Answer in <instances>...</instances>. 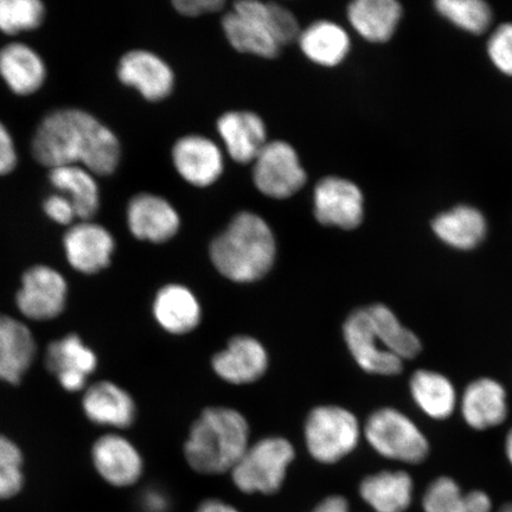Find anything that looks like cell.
Here are the masks:
<instances>
[{
  "mask_svg": "<svg viewBox=\"0 0 512 512\" xmlns=\"http://www.w3.org/2000/svg\"><path fill=\"white\" fill-rule=\"evenodd\" d=\"M31 150L36 162L49 169L80 165L95 176L112 175L121 157L114 132L78 108L49 113L37 127Z\"/></svg>",
  "mask_w": 512,
  "mask_h": 512,
  "instance_id": "cell-1",
  "label": "cell"
},
{
  "mask_svg": "<svg viewBox=\"0 0 512 512\" xmlns=\"http://www.w3.org/2000/svg\"><path fill=\"white\" fill-rule=\"evenodd\" d=\"M277 243L270 226L259 215L243 211L211 242L210 259L216 270L233 283L251 284L272 270Z\"/></svg>",
  "mask_w": 512,
  "mask_h": 512,
  "instance_id": "cell-2",
  "label": "cell"
},
{
  "mask_svg": "<svg viewBox=\"0 0 512 512\" xmlns=\"http://www.w3.org/2000/svg\"><path fill=\"white\" fill-rule=\"evenodd\" d=\"M249 446V425L240 412L210 407L192 425L184 457L201 475L232 472Z\"/></svg>",
  "mask_w": 512,
  "mask_h": 512,
  "instance_id": "cell-3",
  "label": "cell"
},
{
  "mask_svg": "<svg viewBox=\"0 0 512 512\" xmlns=\"http://www.w3.org/2000/svg\"><path fill=\"white\" fill-rule=\"evenodd\" d=\"M296 450L285 438L270 437L249 445L230 475L243 494L274 495L284 485Z\"/></svg>",
  "mask_w": 512,
  "mask_h": 512,
  "instance_id": "cell-4",
  "label": "cell"
},
{
  "mask_svg": "<svg viewBox=\"0 0 512 512\" xmlns=\"http://www.w3.org/2000/svg\"><path fill=\"white\" fill-rule=\"evenodd\" d=\"M304 434L310 456L320 464L332 465L354 452L362 431L354 413L329 405L312 409Z\"/></svg>",
  "mask_w": 512,
  "mask_h": 512,
  "instance_id": "cell-5",
  "label": "cell"
},
{
  "mask_svg": "<svg viewBox=\"0 0 512 512\" xmlns=\"http://www.w3.org/2000/svg\"><path fill=\"white\" fill-rule=\"evenodd\" d=\"M364 438L380 456L406 464H420L430 444L415 422L392 407L377 409L363 428Z\"/></svg>",
  "mask_w": 512,
  "mask_h": 512,
  "instance_id": "cell-6",
  "label": "cell"
},
{
  "mask_svg": "<svg viewBox=\"0 0 512 512\" xmlns=\"http://www.w3.org/2000/svg\"><path fill=\"white\" fill-rule=\"evenodd\" d=\"M253 164L255 187L274 200L297 194L306 183V172L297 151L281 140L267 143Z\"/></svg>",
  "mask_w": 512,
  "mask_h": 512,
  "instance_id": "cell-7",
  "label": "cell"
},
{
  "mask_svg": "<svg viewBox=\"0 0 512 512\" xmlns=\"http://www.w3.org/2000/svg\"><path fill=\"white\" fill-rule=\"evenodd\" d=\"M267 3L259 0H241L222 19L227 40L240 53L252 54L264 59L278 57L281 47L267 29Z\"/></svg>",
  "mask_w": 512,
  "mask_h": 512,
  "instance_id": "cell-8",
  "label": "cell"
},
{
  "mask_svg": "<svg viewBox=\"0 0 512 512\" xmlns=\"http://www.w3.org/2000/svg\"><path fill=\"white\" fill-rule=\"evenodd\" d=\"M68 284L60 272L37 265L23 274L16 304L24 317L37 322L59 317L66 307Z\"/></svg>",
  "mask_w": 512,
  "mask_h": 512,
  "instance_id": "cell-9",
  "label": "cell"
},
{
  "mask_svg": "<svg viewBox=\"0 0 512 512\" xmlns=\"http://www.w3.org/2000/svg\"><path fill=\"white\" fill-rule=\"evenodd\" d=\"M343 337L352 358L366 373L381 376L401 373L403 362L383 347L366 307L352 311L345 319Z\"/></svg>",
  "mask_w": 512,
  "mask_h": 512,
  "instance_id": "cell-10",
  "label": "cell"
},
{
  "mask_svg": "<svg viewBox=\"0 0 512 512\" xmlns=\"http://www.w3.org/2000/svg\"><path fill=\"white\" fill-rule=\"evenodd\" d=\"M363 195L356 184L335 176L320 179L315 189V216L323 226L355 229L363 221Z\"/></svg>",
  "mask_w": 512,
  "mask_h": 512,
  "instance_id": "cell-11",
  "label": "cell"
},
{
  "mask_svg": "<svg viewBox=\"0 0 512 512\" xmlns=\"http://www.w3.org/2000/svg\"><path fill=\"white\" fill-rule=\"evenodd\" d=\"M67 260L83 274H95L110 266L115 251L113 235L101 224L80 221L63 238Z\"/></svg>",
  "mask_w": 512,
  "mask_h": 512,
  "instance_id": "cell-12",
  "label": "cell"
},
{
  "mask_svg": "<svg viewBox=\"0 0 512 512\" xmlns=\"http://www.w3.org/2000/svg\"><path fill=\"white\" fill-rule=\"evenodd\" d=\"M118 78L149 101L168 98L175 85V75L169 64L147 50L128 51L121 57Z\"/></svg>",
  "mask_w": 512,
  "mask_h": 512,
  "instance_id": "cell-13",
  "label": "cell"
},
{
  "mask_svg": "<svg viewBox=\"0 0 512 512\" xmlns=\"http://www.w3.org/2000/svg\"><path fill=\"white\" fill-rule=\"evenodd\" d=\"M268 362V352L258 339L236 336L230 339L226 349L217 352L211 366L220 379L241 386L261 379Z\"/></svg>",
  "mask_w": 512,
  "mask_h": 512,
  "instance_id": "cell-14",
  "label": "cell"
},
{
  "mask_svg": "<svg viewBox=\"0 0 512 512\" xmlns=\"http://www.w3.org/2000/svg\"><path fill=\"white\" fill-rule=\"evenodd\" d=\"M128 229L138 240L163 243L181 227V219L165 198L152 194L134 196L127 207Z\"/></svg>",
  "mask_w": 512,
  "mask_h": 512,
  "instance_id": "cell-15",
  "label": "cell"
},
{
  "mask_svg": "<svg viewBox=\"0 0 512 512\" xmlns=\"http://www.w3.org/2000/svg\"><path fill=\"white\" fill-rule=\"evenodd\" d=\"M92 458L96 471L108 484L126 488L143 475L144 463L137 448L118 434H106L95 441Z\"/></svg>",
  "mask_w": 512,
  "mask_h": 512,
  "instance_id": "cell-16",
  "label": "cell"
},
{
  "mask_svg": "<svg viewBox=\"0 0 512 512\" xmlns=\"http://www.w3.org/2000/svg\"><path fill=\"white\" fill-rule=\"evenodd\" d=\"M46 366L59 380L67 392H80L85 389L98 358L78 335H69L50 343L46 352Z\"/></svg>",
  "mask_w": 512,
  "mask_h": 512,
  "instance_id": "cell-17",
  "label": "cell"
},
{
  "mask_svg": "<svg viewBox=\"0 0 512 512\" xmlns=\"http://www.w3.org/2000/svg\"><path fill=\"white\" fill-rule=\"evenodd\" d=\"M175 168L184 181L198 188L214 184L223 172V156L213 140L187 136L172 149Z\"/></svg>",
  "mask_w": 512,
  "mask_h": 512,
  "instance_id": "cell-18",
  "label": "cell"
},
{
  "mask_svg": "<svg viewBox=\"0 0 512 512\" xmlns=\"http://www.w3.org/2000/svg\"><path fill=\"white\" fill-rule=\"evenodd\" d=\"M460 411L466 424L473 430L485 431L497 427L508 416L507 390L494 379H478L466 387Z\"/></svg>",
  "mask_w": 512,
  "mask_h": 512,
  "instance_id": "cell-19",
  "label": "cell"
},
{
  "mask_svg": "<svg viewBox=\"0 0 512 512\" xmlns=\"http://www.w3.org/2000/svg\"><path fill=\"white\" fill-rule=\"evenodd\" d=\"M224 146L236 163H254L267 144L264 120L258 114L247 111L224 113L217 121Z\"/></svg>",
  "mask_w": 512,
  "mask_h": 512,
  "instance_id": "cell-20",
  "label": "cell"
},
{
  "mask_svg": "<svg viewBox=\"0 0 512 512\" xmlns=\"http://www.w3.org/2000/svg\"><path fill=\"white\" fill-rule=\"evenodd\" d=\"M87 418L100 426L130 427L136 419V403L125 389L117 384L101 381L88 387L82 399Z\"/></svg>",
  "mask_w": 512,
  "mask_h": 512,
  "instance_id": "cell-21",
  "label": "cell"
},
{
  "mask_svg": "<svg viewBox=\"0 0 512 512\" xmlns=\"http://www.w3.org/2000/svg\"><path fill=\"white\" fill-rule=\"evenodd\" d=\"M153 316L160 328L171 335H185L201 323L202 309L190 288L179 284L166 285L153 300Z\"/></svg>",
  "mask_w": 512,
  "mask_h": 512,
  "instance_id": "cell-22",
  "label": "cell"
},
{
  "mask_svg": "<svg viewBox=\"0 0 512 512\" xmlns=\"http://www.w3.org/2000/svg\"><path fill=\"white\" fill-rule=\"evenodd\" d=\"M36 343L27 325L0 316V380L21 382L35 360Z\"/></svg>",
  "mask_w": 512,
  "mask_h": 512,
  "instance_id": "cell-23",
  "label": "cell"
},
{
  "mask_svg": "<svg viewBox=\"0 0 512 512\" xmlns=\"http://www.w3.org/2000/svg\"><path fill=\"white\" fill-rule=\"evenodd\" d=\"M0 76L15 94H34L47 79L46 63L27 44L10 43L0 49Z\"/></svg>",
  "mask_w": 512,
  "mask_h": 512,
  "instance_id": "cell-24",
  "label": "cell"
},
{
  "mask_svg": "<svg viewBox=\"0 0 512 512\" xmlns=\"http://www.w3.org/2000/svg\"><path fill=\"white\" fill-rule=\"evenodd\" d=\"M413 492V479L405 471L377 472L360 484V496L374 512H406Z\"/></svg>",
  "mask_w": 512,
  "mask_h": 512,
  "instance_id": "cell-25",
  "label": "cell"
},
{
  "mask_svg": "<svg viewBox=\"0 0 512 512\" xmlns=\"http://www.w3.org/2000/svg\"><path fill=\"white\" fill-rule=\"evenodd\" d=\"M402 8L395 0H356L348 8L352 28L364 40L373 43L387 42L400 22Z\"/></svg>",
  "mask_w": 512,
  "mask_h": 512,
  "instance_id": "cell-26",
  "label": "cell"
},
{
  "mask_svg": "<svg viewBox=\"0 0 512 512\" xmlns=\"http://www.w3.org/2000/svg\"><path fill=\"white\" fill-rule=\"evenodd\" d=\"M51 184L69 198L80 221H91L100 208V190L93 172L80 165L50 169Z\"/></svg>",
  "mask_w": 512,
  "mask_h": 512,
  "instance_id": "cell-27",
  "label": "cell"
},
{
  "mask_svg": "<svg viewBox=\"0 0 512 512\" xmlns=\"http://www.w3.org/2000/svg\"><path fill=\"white\" fill-rule=\"evenodd\" d=\"M304 55L322 67H336L350 51V38L342 27L329 21H319L307 27L299 37Z\"/></svg>",
  "mask_w": 512,
  "mask_h": 512,
  "instance_id": "cell-28",
  "label": "cell"
},
{
  "mask_svg": "<svg viewBox=\"0 0 512 512\" xmlns=\"http://www.w3.org/2000/svg\"><path fill=\"white\" fill-rule=\"evenodd\" d=\"M409 388L416 406L432 419H448L457 407L456 388L446 376L437 371H415Z\"/></svg>",
  "mask_w": 512,
  "mask_h": 512,
  "instance_id": "cell-29",
  "label": "cell"
},
{
  "mask_svg": "<svg viewBox=\"0 0 512 512\" xmlns=\"http://www.w3.org/2000/svg\"><path fill=\"white\" fill-rule=\"evenodd\" d=\"M432 228L435 235L460 251H470L482 243L486 235V221L476 208L460 206L435 217Z\"/></svg>",
  "mask_w": 512,
  "mask_h": 512,
  "instance_id": "cell-30",
  "label": "cell"
},
{
  "mask_svg": "<svg viewBox=\"0 0 512 512\" xmlns=\"http://www.w3.org/2000/svg\"><path fill=\"white\" fill-rule=\"evenodd\" d=\"M371 325L381 344L400 360H412L421 351V342L412 330L403 326L395 313L384 304L366 307Z\"/></svg>",
  "mask_w": 512,
  "mask_h": 512,
  "instance_id": "cell-31",
  "label": "cell"
},
{
  "mask_svg": "<svg viewBox=\"0 0 512 512\" xmlns=\"http://www.w3.org/2000/svg\"><path fill=\"white\" fill-rule=\"evenodd\" d=\"M435 8L448 21L475 35L488 30L492 21L490 6L480 0H439Z\"/></svg>",
  "mask_w": 512,
  "mask_h": 512,
  "instance_id": "cell-32",
  "label": "cell"
},
{
  "mask_svg": "<svg viewBox=\"0 0 512 512\" xmlns=\"http://www.w3.org/2000/svg\"><path fill=\"white\" fill-rule=\"evenodd\" d=\"M46 8L40 0H0V31L6 35L40 27Z\"/></svg>",
  "mask_w": 512,
  "mask_h": 512,
  "instance_id": "cell-33",
  "label": "cell"
},
{
  "mask_svg": "<svg viewBox=\"0 0 512 512\" xmlns=\"http://www.w3.org/2000/svg\"><path fill=\"white\" fill-rule=\"evenodd\" d=\"M463 495L456 480L440 477L428 486L422 498V508L425 512H454Z\"/></svg>",
  "mask_w": 512,
  "mask_h": 512,
  "instance_id": "cell-34",
  "label": "cell"
},
{
  "mask_svg": "<svg viewBox=\"0 0 512 512\" xmlns=\"http://www.w3.org/2000/svg\"><path fill=\"white\" fill-rule=\"evenodd\" d=\"M266 23L268 31L281 48L298 41L302 34L297 18L277 3H267Z\"/></svg>",
  "mask_w": 512,
  "mask_h": 512,
  "instance_id": "cell-35",
  "label": "cell"
},
{
  "mask_svg": "<svg viewBox=\"0 0 512 512\" xmlns=\"http://www.w3.org/2000/svg\"><path fill=\"white\" fill-rule=\"evenodd\" d=\"M488 53L497 69L512 76V23L499 25L490 37Z\"/></svg>",
  "mask_w": 512,
  "mask_h": 512,
  "instance_id": "cell-36",
  "label": "cell"
},
{
  "mask_svg": "<svg viewBox=\"0 0 512 512\" xmlns=\"http://www.w3.org/2000/svg\"><path fill=\"white\" fill-rule=\"evenodd\" d=\"M43 210L50 220L63 224V226H68L78 219L73 203L62 194L49 196L43 203Z\"/></svg>",
  "mask_w": 512,
  "mask_h": 512,
  "instance_id": "cell-37",
  "label": "cell"
},
{
  "mask_svg": "<svg viewBox=\"0 0 512 512\" xmlns=\"http://www.w3.org/2000/svg\"><path fill=\"white\" fill-rule=\"evenodd\" d=\"M226 3L223 0H177L174 8L185 17H200L221 11Z\"/></svg>",
  "mask_w": 512,
  "mask_h": 512,
  "instance_id": "cell-38",
  "label": "cell"
},
{
  "mask_svg": "<svg viewBox=\"0 0 512 512\" xmlns=\"http://www.w3.org/2000/svg\"><path fill=\"white\" fill-rule=\"evenodd\" d=\"M17 151L8 128L0 121V176L11 174L17 165Z\"/></svg>",
  "mask_w": 512,
  "mask_h": 512,
  "instance_id": "cell-39",
  "label": "cell"
},
{
  "mask_svg": "<svg viewBox=\"0 0 512 512\" xmlns=\"http://www.w3.org/2000/svg\"><path fill=\"white\" fill-rule=\"evenodd\" d=\"M24 485L22 467H0V499L19 494Z\"/></svg>",
  "mask_w": 512,
  "mask_h": 512,
  "instance_id": "cell-40",
  "label": "cell"
},
{
  "mask_svg": "<svg viewBox=\"0 0 512 512\" xmlns=\"http://www.w3.org/2000/svg\"><path fill=\"white\" fill-rule=\"evenodd\" d=\"M491 498L486 492L473 490L464 494L454 512H491Z\"/></svg>",
  "mask_w": 512,
  "mask_h": 512,
  "instance_id": "cell-41",
  "label": "cell"
},
{
  "mask_svg": "<svg viewBox=\"0 0 512 512\" xmlns=\"http://www.w3.org/2000/svg\"><path fill=\"white\" fill-rule=\"evenodd\" d=\"M23 454L14 441L0 434V467H22Z\"/></svg>",
  "mask_w": 512,
  "mask_h": 512,
  "instance_id": "cell-42",
  "label": "cell"
},
{
  "mask_svg": "<svg viewBox=\"0 0 512 512\" xmlns=\"http://www.w3.org/2000/svg\"><path fill=\"white\" fill-rule=\"evenodd\" d=\"M311 512H350V508L347 499L335 495L323 499Z\"/></svg>",
  "mask_w": 512,
  "mask_h": 512,
  "instance_id": "cell-43",
  "label": "cell"
},
{
  "mask_svg": "<svg viewBox=\"0 0 512 512\" xmlns=\"http://www.w3.org/2000/svg\"><path fill=\"white\" fill-rule=\"evenodd\" d=\"M144 505L147 512H165L169 507L168 499L156 491L149 492L144 499Z\"/></svg>",
  "mask_w": 512,
  "mask_h": 512,
  "instance_id": "cell-44",
  "label": "cell"
},
{
  "mask_svg": "<svg viewBox=\"0 0 512 512\" xmlns=\"http://www.w3.org/2000/svg\"><path fill=\"white\" fill-rule=\"evenodd\" d=\"M195 512H240L227 502L221 499L210 498L198 505Z\"/></svg>",
  "mask_w": 512,
  "mask_h": 512,
  "instance_id": "cell-45",
  "label": "cell"
},
{
  "mask_svg": "<svg viewBox=\"0 0 512 512\" xmlns=\"http://www.w3.org/2000/svg\"><path fill=\"white\" fill-rule=\"evenodd\" d=\"M505 454H507V458L512 465V428L507 434V438H505Z\"/></svg>",
  "mask_w": 512,
  "mask_h": 512,
  "instance_id": "cell-46",
  "label": "cell"
},
{
  "mask_svg": "<svg viewBox=\"0 0 512 512\" xmlns=\"http://www.w3.org/2000/svg\"><path fill=\"white\" fill-rule=\"evenodd\" d=\"M498 512H512V502L504 504L503 507L498 510Z\"/></svg>",
  "mask_w": 512,
  "mask_h": 512,
  "instance_id": "cell-47",
  "label": "cell"
}]
</instances>
